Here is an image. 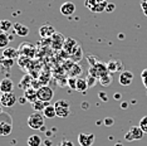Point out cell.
<instances>
[{"instance_id": "1", "label": "cell", "mask_w": 147, "mask_h": 146, "mask_svg": "<svg viewBox=\"0 0 147 146\" xmlns=\"http://www.w3.org/2000/svg\"><path fill=\"white\" fill-rule=\"evenodd\" d=\"M13 131L11 117L6 112L0 114V136H9Z\"/></svg>"}, {"instance_id": "2", "label": "cell", "mask_w": 147, "mask_h": 146, "mask_svg": "<svg viewBox=\"0 0 147 146\" xmlns=\"http://www.w3.org/2000/svg\"><path fill=\"white\" fill-rule=\"evenodd\" d=\"M54 107L58 117L65 118L71 115V103L68 101H65V99H58L54 103Z\"/></svg>"}, {"instance_id": "3", "label": "cell", "mask_w": 147, "mask_h": 146, "mask_svg": "<svg viewBox=\"0 0 147 146\" xmlns=\"http://www.w3.org/2000/svg\"><path fill=\"white\" fill-rule=\"evenodd\" d=\"M107 73H109L108 69H107V64H105V63H102V62H97L96 64L89 66L88 74L96 77L98 81H99V78L103 77V76L107 74Z\"/></svg>"}, {"instance_id": "4", "label": "cell", "mask_w": 147, "mask_h": 146, "mask_svg": "<svg viewBox=\"0 0 147 146\" xmlns=\"http://www.w3.org/2000/svg\"><path fill=\"white\" fill-rule=\"evenodd\" d=\"M28 126L32 130H40L44 126V115H42L40 112L32 114L28 117Z\"/></svg>"}, {"instance_id": "5", "label": "cell", "mask_w": 147, "mask_h": 146, "mask_svg": "<svg viewBox=\"0 0 147 146\" xmlns=\"http://www.w3.org/2000/svg\"><path fill=\"white\" fill-rule=\"evenodd\" d=\"M36 95H38V99L49 103L53 99V97H54V91L49 86H42V87L36 89Z\"/></svg>"}, {"instance_id": "6", "label": "cell", "mask_w": 147, "mask_h": 146, "mask_svg": "<svg viewBox=\"0 0 147 146\" xmlns=\"http://www.w3.org/2000/svg\"><path fill=\"white\" fill-rule=\"evenodd\" d=\"M143 135H145V132L141 130L140 126H133L125 135V140L126 141H138L143 137Z\"/></svg>"}, {"instance_id": "7", "label": "cell", "mask_w": 147, "mask_h": 146, "mask_svg": "<svg viewBox=\"0 0 147 146\" xmlns=\"http://www.w3.org/2000/svg\"><path fill=\"white\" fill-rule=\"evenodd\" d=\"M16 101H18V98H16V96L14 92H6V93H1V97H0V105L3 106V107H13Z\"/></svg>"}, {"instance_id": "8", "label": "cell", "mask_w": 147, "mask_h": 146, "mask_svg": "<svg viewBox=\"0 0 147 146\" xmlns=\"http://www.w3.org/2000/svg\"><path fill=\"white\" fill-rule=\"evenodd\" d=\"M96 135L94 134H79L78 135V144L81 146H92L94 144Z\"/></svg>"}, {"instance_id": "9", "label": "cell", "mask_w": 147, "mask_h": 146, "mask_svg": "<svg viewBox=\"0 0 147 146\" xmlns=\"http://www.w3.org/2000/svg\"><path fill=\"white\" fill-rule=\"evenodd\" d=\"M55 33L57 32H55L54 26L49 25V24H44V25H42L40 28H39V35H40L42 38H44V39L52 38V36L54 35Z\"/></svg>"}, {"instance_id": "10", "label": "cell", "mask_w": 147, "mask_h": 146, "mask_svg": "<svg viewBox=\"0 0 147 146\" xmlns=\"http://www.w3.org/2000/svg\"><path fill=\"white\" fill-rule=\"evenodd\" d=\"M132 81H133V73L129 72V71H123L121 74H119V77H118L119 84L125 86V87H127V86L131 84Z\"/></svg>"}, {"instance_id": "11", "label": "cell", "mask_w": 147, "mask_h": 146, "mask_svg": "<svg viewBox=\"0 0 147 146\" xmlns=\"http://www.w3.org/2000/svg\"><path fill=\"white\" fill-rule=\"evenodd\" d=\"M74 11H76V5H74V3H72V1H65V3H63V4L61 5V13H62V15H64V16H71L74 14Z\"/></svg>"}, {"instance_id": "12", "label": "cell", "mask_w": 147, "mask_h": 146, "mask_svg": "<svg viewBox=\"0 0 147 146\" xmlns=\"http://www.w3.org/2000/svg\"><path fill=\"white\" fill-rule=\"evenodd\" d=\"M14 89V82L10 78H4L0 81V92L6 93V92H13Z\"/></svg>"}, {"instance_id": "13", "label": "cell", "mask_w": 147, "mask_h": 146, "mask_svg": "<svg viewBox=\"0 0 147 146\" xmlns=\"http://www.w3.org/2000/svg\"><path fill=\"white\" fill-rule=\"evenodd\" d=\"M13 29H14L15 34L19 35V36H26L29 34V28L25 26L24 24H22V23H15L14 26H13Z\"/></svg>"}, {"instance_id": "14", "label": "cell", "mask_w": 147, "mask_h": 146, "mask_svg": "<svg viewBox=\"0 0 147 146\" xmlns=\"http://www.w3.org/2000/svg\"><path fill=\"white\" fill-rule=\"evenodd\" d=\"M18 51H19V53H20V54L24 55V57L29 58V54L33 55V53L35 52V49H34V47H32L29 43L25 42V43H23V44L20 45V48H19Z\"/></svg>"}, {"instance_id": "15", "label": "cell", "mask_w": 147, "mask_h": 146, "mask_svg": "<svg viewBox=\"0 0 147 146\" xmlns=\"http://www.w3.org/2000/svg\"><path fill=\"white\" fill-rule=\"evenodd\" d=\"M19 54H20V53H19L18 49H15V48H13V47H6L4 49V52L1 53L3 57L8 58V59H15V58H18Z\"/></svg>"}, {"instance_id": "16", "label": "cell", "mask_w": 147, "mask_h": 146, "mask_svg": "<svg viewBox=\"0 0 147 146\" xmlns=\"http://www.w3.org/2000/svg\"><path fill=\"white\" fill-rule=\"evenodd\" d=\"M123 68V64L121 61H109L108 63H107V69H108V72L111 73H116L118 72L119 69Z\"/></svg>"}, {"instance_id": "17", "label": "cell", "mask_w": 147, "mask_h": 146, "mask_svg": "<svg viewBox=\"0 0 147 146\" xmlns=\"http://www.w3.org/2000/svg\"><path fill=\"white\" fill-rule=\"evenodd\" d=\"M24 97L28 99L30 103H33V102H35L36 99H38V95H36V89L35 88H28V89H25L24 91Z\"/></svg>"}, {"instance_id": "18", "label": "cell", "mask_w": 147, "mask_h": 146, "mask_svg": "<svg viewBox=\"0 0 147 146\" xmlns=\"http://www.w3.org/2000/svg\"><path fill=\"white\" fill-rule=\"evenodd\" d=\"M32 82H33V78L29 74H25L24 77L22 78L20 83H19V87H20L23 91H25V89H28V88L32 87Z\"/></svg>"}, {"instance_id": "19", "label": "cell", "mask_w": 147, "mask_h": 146, "mask_svg": "<svg viewBox=\"0 0 147 146\" xmlns=\"http://www.w3.org/2000/svg\"><path fill=\"white\" fill-rule=\"evenodd\" d=\"M48 105H49L48 102H43V101H40V99H36L35 102H33L32 103V108L34 110V112H43L44 111V108Z\"/></svg>"}, {"instance_id": "20", "label": "cell", "mask_w": 147, "mask_h": 146, "mask_svg": "<svg viewBox=\"0 0 147 146\" xmlns=\"http://www.w3.org/2000/svg\"><path fill=\"white\" fill-rule=\"evenodd\" d=\"M88 88L89 87H88V83H87L86 79H83V78H78V79H77V91H78V92L86 95V92H87V89H88Z\"/></svg>"}, {"instance_id": "21", "label": "cell", "mask_w": 147, "mask_h": 146, "mask_svg": "<svg viewBox=\"0 0 147 146\" xmlns=\"http://www.w3.org/2000/svg\"><path fill=\"white\" fill-rule=\"evenodd\" d=\"M43 115H44V117L47 118H53L57 116V112H55V107L54 105H48L47 107L44 108V111L42 112Z\"/></svg>"}, {"instance_id": "22", "label": "cell", "mask_w": 147, "mask_h": 146, "mask_svg": "<svg viewBox=\"0 0 147 146\" xmlns=\"http://www.w3.org/2000/svg\"><path fill=\"white\" fill-rule=\"evenodd\" d=\"M42 142H43V140L39 135H32L28 137V145L29 146H40Z\"/></svg>"}, {"instance_id": "23", "label": "cell", "mask_w": 147, "mask_h": 146, "mask_svg": "<svg viewBox=\"0 0 147 146\" xmlns=\"http://www.w3.org/2000/svg\"><path fill=\"white\" fill-rule=\"evenodd\" d=\"M9 35L8 33H4L0 30V49H5L9 44Z\"/></svg>"}, {"instance_id": "24", "label": "cell", "mask_w": 147, "mask_h": 146, "mask_svg": "<svg viewBox=\"0 0 147 146\" xmlns=\"http://www.w3.org/2000/svg\"><path fill=\"white\" fill-rule=\"evenodd\" d=\"M13 26H14L13 25V23L10 20H8V19H3V20H0V30L1 32L8 33Z\"/></svg>"}, {"instance_id": "25", "label": "cell", "mask_w": 147, "mask_h": 146, "mask_svg": "<svg viewBox=\"0 0 147 146\" xmlns=\"http://www.w3.org/2000/svg\"><path fill=\"white\" fill-rule=\"evenodd\" d=\"M112 74H109V73H107V74H105L103 77L99 78V84H102L103 87H109V86L112 84Z\"/></svg>"}, {"instance_id": "26", "label": "cell", "mask_w": 147, "mask_h": 146, "mask_svg": "<svg viewBox=\"0 0 147 146\" xmlns=\"http://www.w3.org/2000/svg\"><path fill=\"white\" fill-rule=\"evenodd\" d=\"M103 1H107V0H86L84 1V5L87 9H89V10H92L94 6H97L98 4H101Z\"/></svg>"}, {"instance_id": "27", "label": "cell", "mask_w": 147, "mask_h": 146, "mask_svg": "<svg viewBox=\"0 0 147 146\" xmlns=\"http://www.w3.org/2000/svg\"><path fill=\"white\" fill-rule=\"evenodd\" d=\"M13 63H14V59H8V58H4V57L0 59V64H1L3 67H6L9 69H10V67L13 66Z\"/></svg>"}, {"instance_id": "28", "label": "cell", "mask_w": 147, "mask_h": 146, "mask_svg": "<svg viewBox=\"0 0 147 146\" xmlns=\"http://www.w3.org/2000/svg\"><path fill=\"white\" fill-rule=\"evenodd\" d=\"M86 81H87V83H88V87L91 88V87H93V86H96V83L98 82V79H97L96 77H93V76H91V74H88L87 78H86Z\"/></svg>"}, {"instance_id": "29", "label": "cell", "mask_w": 147, "mask_h": 146, "mask_svg": "<svg viewBox=\"0 0 147 146\" xmlns=\"http://www.w3.org/2000/svg\"><path fill=\"white\" fill-rule=\"evenodd\" d=\"M138 126L141 127V130L145 132V134H147V116H145V117H142L141 120H140Z\"/></svg>"}, {"instance_id": "30", "label": "cell", "mask_w": 147, "mask_h": 146, "mask_svg": "<svg viewBox=\"0 0 147 146\" xmlns=\"http://www.w3.org/2000/svg\"><path fill=\"white\" fill-rule=\"evenodd\" d=\"M77 79H78L77 77H69L68 79V84L72 89H77Z\"/></svg>"}, {"instance_id": "31", "label": "cell", "mask_w": 147, "mask_h": 146, "mask_svg": "<svg viewBox=\"0 0 147 146\" xmlns=\"http://www.w3.org/2000/svg\"><path fill=\"white\" fill-rule=\"evenodd\" d=\"M103 124L109 127V126H113V124H115V120H113L112 117H106L105 120H103Z\"/></svg>"}, {"instance_id": "32", "label": "cell", "mask_w": 147, "mask_h": 146, "mask_svg": "<svg viewBox=\"0 0 147 146\" xmlns=\"http://www.w3.org/2000/svg\"><path fill=\"white\" fill-rule=\"evenodd\" d=\"M141 9H142L143 14L147 16V0H141Z\"/></svg>"}, {"instance_id": "33", "label": "cell", "mask_w": 147, "mask_h": 146, "mask_svg": "<svg viewBox=\"0 0 147 146\" xmlns=\"http://www.w3.org/2000/svg\"><path fill=\"white\" fill-rule=\"evenodd\" d=\"M115 9H116V5L113 4V3H108V5H107V8H106V11L107 13H112Z\"/></svg>"}, {"instance_id": "34", "label": "cell", "mask_w": 147, "mask_h": 146, "mask_svg": "<svg viewBox=\"0 0 147 146\" xmlns=\"http://www.w3.org/2000/svg\"><path fill=\"white\" fill-rule=\"evenodd\" d=\"M98 97L102 99V101H108V96L106 95V92H98Z\"/></svg>"}, {"instance_id": "35", "label": "cell", "mask_w": 147, "mask_h": 146, "mask_svg": "<svg viewBox=\"0 0 147 146\" xmlns=\"http://www.w3.org/2000/svg\"><path fill=\"white\" fill-rule=\"evenodd\" d=\"M58 146H74V144H73L72 141H69V140H63Z\"/></svg>"}, {"instance_id": "36", "label": "cell", "mask_w": 147, "mask_h": 146, "mask_svg": "<svg viewBox=\"0 0 147 146\" xmlns=\"http://www.w3.org/2000/svg\"><path fill=\"white\" fill-rule=\"evenodd\" d=\"M113 98H115V99H121L122 98V95L119 93V92H116V93L113 95Z\"/></svg>"}, {"instance_id": "37", "label": "cell", "mask_w": 147, "mask_h": 146, "mask_svg": "<svg viewBox=\"0 0 147 146\" xmlns=\"http://www.w3.org/2000/svg\"><path fill=\"white\" fill-rule=\"evenodd\" d=\"M121 107H122L123 110H126L127 107H128V102H127V101H122V103H121Z\"/></svg>"}, {"instance_id": "38", "label": "cell", "mask_w": 147, "mask_h": 146, "mask_svg": "<svg viewBox=\"0 0 147 146\" xmlns=\"http://www.w3.org/2000/svg\"><path fill=\"white\" fill-rule=\"evenodd\" d=\"M141 78H147V68L142 71V73H141Z\"/></svg>"}, {"instance_id": "39", "label": "cell", "mask_w": 147, "mask_h": 146, "mask_svg": "<svg viewBox=\"0 0 147 146\" xmlns=\"http://www.w3.org/2000/svg\"><path fill=\"white\" fill-rule=\"evenodd\" d=\"M26 101H28V99H26L25 97H22L20 99H19V102H20V103H22V105H24V103H25V102H26Z\"/></svg>"}, {"instance_id": "40", "label": "cell", "mask_w": 147, "mask_h": 146, "mask_svg": "<svg viewBox=\"0 0 147 146\" xmlns=\"http://www.w3.org/2000/svg\"><path fill=\"white\" fill-rule=\"evenodd\" d=\"M142 81H143V86H145L147 89V78H142Z\"/></svg>"}, {"instance_id": "41", "label": "cell", "mask_w": 147, "mask_h": 146, "mask_svg": "<svg viewBox=\"0 0 147 146\" xmlns=\"http://www.w3.org/2000/svg\"><path fill=\"white\" fill-rule=\"evenodd\" d=\"M82 107H83V108H84V110H87V108H88V103H87V102H83Z\"/></svg>"}, {"instance_id": "42", "label": "cell", "mask_w": 147, "mask_h": 146, "mask_svg": "<svg viewBox=\"0 0 147 146\" xmlns=\"http://www.w3.org/2000/svg\"><path fill=\"white\" fill-rule=\"evenodd\" d=\"M51 145H52V142L49 141V140H48V141H45V146H51Z\"/></svg>"}, {"instance_id": "43", "label": "cell", "mask_w": 147, "mask_h": 146, "mask_svg": "<svg viewBox=\"0 0 147 146\" xmlns=\"http://www.w3.org/2000/svg\"><path fill=\"white\" fill-rule=\"evenodd\" d=\"M13 39H14V35H9V41H10V42H11V41H13Z\"/></svg>"}, {"instance_id": "44", "label": "cell", "mask_w": 147, "mask_h": 146, "mask_svg": "<svg viewBox=\"0 0 147 146\" xmlns=\"http://www.w3.org/2000/svg\"><path fill=\"white\" fill-rule=\"evenodd\" d=\"M115 146H123V144H122V142H117Z\"/></svg>"}, {"instance_id": "45", "label": "cell", "mask_w": 147, "mask_h": 146, "mask_svg": "<svg viewBox=\"0 0 147 146\" xmlns=\"http://www.w3.org/2000/svg\"><path fill=\"white\" fill-rule=\"evenodd\" d=\"M1 107H3V106L0 105V114H3V108H1Z\"/></svg>"}, {"instance_id": "46", "label": "cell", "mask_w": 147, "mask_h": 146, "mask_svg": "<svg viewBox=\"0 0 147 146\" xmlns=\"http://www.w3.org/2000/svg\"><path fill=\"white\" fill-rule=\"evenodd\" d=\"M0 97H1V92H0Z\"/></svg>"}, {"instance_id": "47", "label": "cell", "mask_w": 147, "mask_h": 146, "mask_svg": "<svg viewBox=\"0 0 147 146\" xmlns=\"http://www.w3.org/2000/svg\"><path fill=\"white\" fill-rule=\"evenodd\" d=\"M0 54H1V53H0Z\"/></svg>"}]
</instances>
